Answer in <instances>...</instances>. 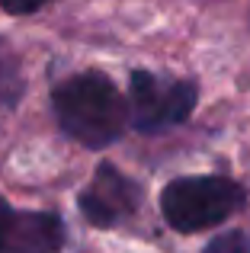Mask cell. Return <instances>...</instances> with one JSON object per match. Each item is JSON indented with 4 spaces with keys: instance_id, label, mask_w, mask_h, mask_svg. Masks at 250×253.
I'll use <instances>...</instances> for the list:
<instances>
[{
    "instance_id": "obj_4",
    "label": "cell",
    "mask_w": 250,
    "mask_h": 253,
    "mask_svg": "<svg viewBox=\"0 0 250 253\" xmlns=\"http://www.w3.org/2000/svg\"><path fill=\"white\" fill-rule=\"evenodd\" d=\"M138 199H141V192L125 173H119L113 164H100L90 186L81 192V211L90 224L109 228L138 209Z\"/></svg>"
},
{
    "instance_id": "obj_1",
    "label": "cell",
    "mask_w": 250,
    "mask_h": 253,
    "mask_svg": "<svg viewBox=\"0 0 250 253\" xmlns=\"http://www.w3.org/2000/svg\"><path fill=\"white\" fill-rule=\"evenodd\" d=\"M61 128L83 148H106L128 125V106L116 84L100 71L64 81L51 96Z\"/></svg>"
},
{
    "instance_id": "obj_8",
    "label": "cell",
    "mask_w": 250,
    "mask_h": 253,
    "mask_svg": "<svg viewBox=\"0 0 250 253\" xmlns=\"http://www.w3.org/2000/svg\"><path fill=\"white\" fill-rule=\"evenodd\" d=\"M13 215H16V211L6 205V199H0V253H3V247H6V237H10Z\"/></svg>"
},
{
    "instance_id": "obj_7",
    "label": "cell",
    "mask_w": 250,
    "mask_h": 253,
    "mask_svg": "<svg viewBox=\"0 0 250 253\" xmlns=\"http://www.w3.org/2000/svg\"><path fill=\"white\" fill-rule=\"evenodd\" d=\"M206 253H250V231H228L206 247Z\"/></svg>"
},
{
    "instance_id": "obj_3",
    "label": "cell",
    "mask_w": 250,
    "mask_h": 253,
    "mask_svg": "<svg viewBox=\"0 0 250 253\" xmlns=\"http://www.w3.org/2000/svg\"><path fill=\"white\" fill-rule=\"evenodd\" d=\"M196 109V86L189 81L135 71L128 81V119L138 131H161L180 125Z\"/></svg>"
},
{
    "instance_id": "obj_9",
    "label": "cell",
    "mask_w": 250,
    "mask_h": 253,
    "mask_svg": "<svg viewBox=\"0 0 250 253\" xmlns=\"http://www.w3.org/2000/svg\"><path fill=\"white\" fill-rule=\"evenodd\" d=\"M6 13H36L39 6H45L48 0H0Z\"/></svg>"
},
{
    "instance_id": "obj_6",
    "label": "cell",
    "mask_w": 250,
    "mask_h": 253,
    "mask_svg": "<svg viewBox=\"0 0 250 253\" xmlns=\"http://www.w3.org/2000/svg\"><path fill=\"white\" fill-rule=\"evenodd\" d=\"M23 93V74L13 51L0 42V106H13Z\"/></svg>"
},
{
    "instance_id": "obj_2",
    "label": "cell",
    "mask_w": 250,
    "mask_h": 253,
    "mask_svg": "<svg viewBox=\"0 0 250 253\" xmlns=\"http://www.w3.org/2000/svg\"><path fill=\"white\" fill-rule=\"evenodd\" d=\"M244 205V189L228 176H183L167 183L161 211L170 228L193 234L221 224Z\"/></svg>"
},
{
    "instance_id": "obj_5",
    "label": "cell",
    "mask_w": 250,
    "mask_h": 253,
    "mask_svg": "<svg viewBox=\"0 0 250 253\" xmlns=\"http://www.w3.org/2000/svg\"><path fill=\"white\" fill-rule=\"evenodd\" d=\"M64 244V224L48 211H16L3 253H58Z\"/></svg>"
}]
</instances>
